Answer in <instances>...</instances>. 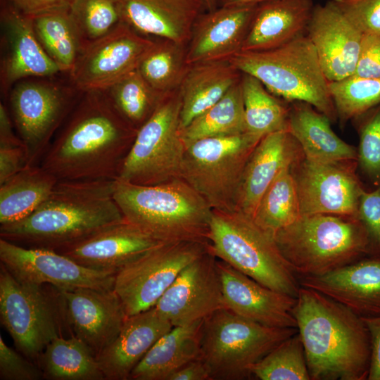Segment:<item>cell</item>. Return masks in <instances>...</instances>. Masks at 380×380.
I'll list each match as a JSON object with an SVG mask.
<instances>
[{"label":"cell","instance_id":"cell-1","mask_svg":"<svg viewBox=\"0 0 380 380\" xmlns=\"http://www.w3.org/2000/svg\"><path fill=\"white\" fill-rule=\"evenodd\" d=\"M137 130L104 91L83 93L39 165L58 181L115 180Z\"/></svg>","mask_w":380,"mask_h":380},{"label":"cell","instance_id":"cell-2","mask_svg":"<svg viewBox=\"0 0 380 380\" xmlns=\"http://www.w3.org/2000/svg\"><path fill=\"white\" fill-rule=\"evenodd\" d=\"M292 314L311 380H367L372 344L360 317L304 286L299 289Z\"/></svg>","mask_w":380,"mask_h":380},{"label":"cell","instance_id":"cell-3","mask_svg":"<svg viewBox=\"0 0 380 380\" xmlns=\"http://www.w3.org/2000/svg\"><path fill=\"white\" fill-rule=\"evenodd\" d=\"M115 180L58 181L30 215L0 224V238L58 251L125 219L113 194Z\"/></svg>","mask_w":380,"mask_h":380},{"label":"cell","instance_id":"cell-4","mask_svg":"<svg viewBox=\"0 0 380 380\" xmlns=\"http://www.w3.org/2000/svg\"><path fill=\"white\" fill-rule=\"evenodd\" d=\"M113 194L125 219L157 240L209 243L213 210L184 179L139 185L116 179Z\"/></svg>","mask_w":380,"mask_h":380},{"label":"cell","instance_id":"cell-5","mask_svg":"<svg viewBox=\"0 0 380 380\" xmlns=\"http://www.w3.org/2000/svg\"><path fill=\"white\" fill-rule=\"evenodd\" d=\"M274 236L297 277L324 275L373 255L367 231L354 217L302 215Z\"/></svg>","mask_w":380,"mask_h":380},{"label":"cell","instance_id":"cell-6","mask_svg":"<svg viewBox=\"0 0 380 380\" xmlns=\"http://www.w3.org/2000/svg\"><path fill=\"white\" fill-rule=\"evenodd\" d=\"M229 62L241 72L257 78L273 95L308 103L331 122L336 120L329 82L306 33L274 49L241 51Z\"/></svg>","mask_w":380,"mask_h":380},{"label":"cell","instance_id":"cell-7","mask_svg":"<svg viewBox=\"0 0 380 380\" xmlns=\"http://www.w3.org/2000/svg\"><path fill=\"white\" fill-rule=\"evenodd\" d=\"M213 255L260 284L297 298L298 277L283 257L274 234L240 210H213L208 234Z\"/></svg>","mask_w":380,"mask_h":380},{"label":"cell","instance_id":"cell-8","mask_svg":"<svg viewBox=\"0 0 380 380\" xmlns=\"http://www.w3.org/2000/svg\"><path fill=\"white\" fill-rule=\"evenodd\" d=\"M297 332V328L269 327L222 308L203 319L200 359L211 380L249 379L256 363Z\"/></svg>","mask_w":380,"mask_h":380},{"label":"cell","instance_id":"cell-9","mask_svg":"<svg viewBox=\"0 0 380 380\" xmlns=\"http://www.w3.org/2000/svg\"><path fill=\"white\" fill-rule=\"evenodd\" d=\"M0 321L16 350L35 363L51 341L64 336L63 329L71 334L60 291L49 284L23 282L1 263Z\"/></svg>","mask_w":380,"mask_h":380},{"label":"cell","instance_id":"cell-10","mask_svg":"<svg viewBox=\"0 0 380 380\" xmlns=\"http://www.w3.org/2000/svg\"><path fill=\"white\" fill-rule=\"evenodd\" d=\"M261 139L248 132L201 139L186 146L181 179L212 210H237L243 171Z\"/></svg>","mask_w":380,"mask_h":380},{"label":"cell","instance_id":"cell-11","mask_svg":"<svg viewBox=\"0 0 380 380\" xmlns=\"http://www.w3.org/2000/svg\"><path fill=\"white\" fill-rule=\"evenodd\" d=\"M179 93L165 96L138 129L117 179L155 185L181 178L186 146L181 136Z\"/></svg>","mask_w":380,"mask_h":380},{"label":"cell","instance_id":"cell-12","mask_svg":"<svg viewBox=\"0 0 380 380\" xmlns=\"http://www.w3.org/2000/svg\"><path fill=\"white\" fill-rule=\"evenodd\" d=\"M208 248L209 243L163 242L120 270L113 291L127 316L153 308L182 270Z\"/></svg>","mask_w":380,"mask_h":380},{"label":"cell","instance_id":"cell-13","mask_svg":"<svg viewBox=\"0 0 380 380\" xmlns=\"http://www.w3.org/2000/svg\"><path fill=\"white\" fill-rule=\"evenodd\" d=\"M77 91L49 80H23L11 89V118L27 153V166L39 165L51 139L68 115Z\"/></svg>","mask_w":380,"mask_h":380},{"label":"cell","instance_id":"cell-14","mask_svg":"<svg viewBox=\"0 0 380 380\" xmlns=\"http://www.w3.org/2000/svg\"><path fill=\"white\" fill-rule=\"evenodd\" d=\"M154 42L121 21L84 46L69 72L72 86L82 94L107 90L138 69Z\"/></svg>","mask_w":380,"mask_h":380},{"label":"cell","instance_id":"cell-15","mask_svg":"<svg viewBox=\"0 0 380 380\" xmlns=\"http://www.w3.org/2000/svg\"><path fill=\"white\" fill-rule=\"evenodd\" d=\"M357 161L319 162L303 156L292 165L302 215L329 214L357 217L366 189ZM358 218V217H357Z\"/></svg>","mask_w":380,"mask_h":380},{"label":"cell","instance_id":"cell-16","mask_svg":"<svg viewBox=\"0 0 380 380\" xmlns=\"http://www.w3.org/2000/svg\"><path fill=\"white\" fill-rule=\"evenodd\" d=\"M1 263L17 279L58 290L113 289L115 273L84 267L53 250L25 247L0 238Z\"/></svg>","mask_w":380,"mask_h":380},{"label":"cell","instance_id":"cell-17","mask_svg":"<svg viewBox=\"0 0 380 380\" xmlns=\"http://www.w3.org/2000/svg\"><path fill=\"white\" fill-rule=\"evenodd\" d=\"M217 261L208 248L182 270L158 300L154 308L172 327L203 320L227 308Z\"/></svg>","mask_w":380,"mask_h":380},{"label":"cell","instance_id":"cell-18","mask_svg":"<svg viewBox=\"0 0 380 380\" xmlns=\"http://www.w3.org/2000/svg\"><path fill=\"white\" fill-rule=\"evenodd\" d=\"M70 331L96 355L118 336L127 317L113 289L59 290Z\"/></svg>","mask_w":380,"mask_h":380},{"label":"cell","instance_id":"cell-19","mask_svg":"<svg viewBox=\"0 0 380 380\" xmlns=\"http://www.w3.org/2000/svg\"><path fill=\"white\" fill-rule=\"evenodd\" d=\"M1 91L6 96L25 78L51 77L60 72L35 34L32 20L9 4L1 11Z\"/></svg>","mask_w":380,"mask_h":380},{"label":"cell","instance_id":"cell-20","mask_svg":"<svg viewBox=\"0 0 380 380\" xmlns=\"http://www.w3.org/2000/svg\"><path fill=\"white\" fill-rule=\"evenodd\" d=\"M258 5L222 6L201 13L187 44V65L229 61L241 51Z\"/></svg>","mask_w":380,"mask_h":380},{"label":"cell","instance_id":"cell-21","mask_svg":"<svg viewBox=\"0 0 380 380\" xmlns=\"http://www.w3.org/2000/svg\"><path fill=\"white\" fill-rule=\"evenodd\" d=\"M329 82L352 76L363 34L341 12L332 0L315 6L307 28Z\"/></svg>","mask_w":380,"mask_h":380},{"label":"cell","instance_id":"cell-22","mask_svg":"<svg viewBox=\"0 0 380 380\" xmlns=\"http://www.w3.org/2000/svg\"><path fill=\"white\" fill-rule=\"evenodd\" d=\"M161 243L124 219L56 251L87 268L116 274Z\"/></svg>","mask_w":380,"mask_h":380},{"label":"cell","instance_id":"cell-23","mask_svg":"<svg viewBox=\"0 0 380 380\" xmlns=\"http://www.w3.org/2000/svg\"><path fill=\"white\" fill-rule=\"evenodd\" d=\"M310 288L347 307L361 318L380 317V255H369L321 276L298 277Z\"/></svg>","mask_w":380,"mask_h":380},{"label":"cell","instance_id":"cell-24","mask_svg":"<svg viewBox=\"0 0 380 380\" xmlns=\"http://www.w3.org/2000/svg\"><path fill=\"white\" fill-rule=\"evenodd\" d=\"M217 265L228 309L269 327L297 328L292 314L296 298L263 286L221 260Z\"/></svg>","mask_w":380,"mask_h":380},{"label":"cell","instance_id":"cell-25","mask_svg":"<svg viewBox=\"0 0 380 380\" xmlns=\"http://www.w3.org/2000/svg\"><path fill=\"white\" fill-rule=\"evenodd\" d=\"M121 21L142 35L186 45L203 0H116Z\"/></svg>","mask_w":380,"mask_h":380},{"label":"cell","instance_id":"cell-26","mask_svg":"<svg viewBox=\"0 0 380 380\" xmlns=\"http://www.w3.org/2000/svg\"><path fill=\"white\" fill-rule=\"evenodd\" d=\"M153 307L128 316L115 339L96 355L105 380H127L154 343L172 328Z\"/></svg>","mask_w":380,"mask_h":380},{"label":"cell","instance_id":"cell-27","mask_svg":"<svg viewBox=\"0 0 380 380\" xmlns=\"http://www.w3.org/2000/svg\"><path fill=\"white\" fill-rule=\"evenodd\" d=\"M303 156L300 145L289 130L263 137L246 165L237 210L252 217L264 193L279 173Z\"/></svg>","mask_w":380,"mask_h":380},{"label":"cell","instance_id":"cell-28","mask_svg":"<svg viewBox=\"0 0 380 380\" xmlns=\"http://www.w3.org/2000/svg\"><path fill=\"white\" fill-rule=\"evenodd\" d=\"M314 7L312 0H273L259 4L241 51L274 49L305 34Z\"/></svg>","mask_w":380,"mask_h":380},{"label":"cell","instance_id":"cell-29","mask_svg":"<svg viewBox=\"0 0 380 380\" xmlns=\"http://www.w3.org/2000/svg\"><path fill=\"white\" fill-rule=\"evenodd\" d=\"M331 122L308 103L293 101L289 106L288 130L305 158L319 162L357 161V148L339 138Z\"/></svg>","mask_w":380,"mask_h":380},{"label":"cell","instance_id":"cell-30","mask_svg":"<svg viewBox=\"0 0 380 380\" xmlns=\"http://www.w3.org/2000/svg\"><path fill=\"white\" fill-rule=\"evenodd\" d=\"M240 72L229 61L189 65L179 87L180 129L220 101L241 80Z\"/></svg>","mask_w":380,"mask_h":380},{"label":"cell","instance_id":"cell-31","mask_svg":"<svg viewBox=\"0 0 380 380\" xmlns=\"http://www.w3.org/2000/svg\"><path fill=\"white\" fill-rule=\"evenodd\" d=\"M203 322L173 327L150 348L129 379L168 380L175 371L199 359Z\"/></svg>","mask_w":380,"mask_h":380},{"label":"cell","instance_id":"cell-32","mask_svg":"<svg viewBox=\"0 0 380 380\" xmlns=\"http://www.w3.org/2000/svg\"><path fill=\"white\" fill-rule=\"evenodd\" d=\"M58 180L40 165H28L0 184V224L22 220L51 194Z\"/></svg>","mask_w":380,"mask_h":380},{"label":"cell","instance_id":"cell-33","mask_svg":"<svg viewBox=\"0 0 380 380\" xmlns=\"http://www.w3.org/2000/svg\"><path fill=\"white\" fill-rule=\"evenodd\" d=\"M37 364L43 379L49 380H105L94 352L72 334L51 341Z\"/></svg>","mask_w":380,"mask_h":380},{"label":"cell","instance_id":"cell-34","mask_svg":"<svg viewBox=\"0 0 380 380\" xmlns=\"http://www.w3.org/2000/svg\"><path fill=\"white\" fill-rule=\"evenodd\" d=\"M30 18L37 37L45 51L60 72L69 73L84 48L72 21L70 8Z\"/></svg>","mask_w":380,"mask_h":380},{"label":"cell","instance_id":"cell-35","mask_svg":"<svg viewBox=\"0 0 380 380\" xmlns=\"http://www.w3.org/2000/svg\"><path fill=\"white\" fill-rule=\"evenodd\" d=\"M245 132H247L240 80L220 101L182 129L181 136L186 146L204 138Z\"/></svg>","mask_w":380,"mask_h":380},{"label":"cell","instance_id":"cell-36","mask_svg":"<svg viewBox=\"0 0 380 380\" xmlns=\"http://www.w3.org/2000/svg\"><path fill=\"white\" fill-rule=\"evenodd\" d=\"M241 84L248 133L262 139L272 132L288 130L289 107L251 75L243 73Z\"/></svg>","mask_w":380,"mask_h":380},{"label":"cell","instance_id":"cell-37","mask_svg":"<svg viewBox=\"0 0 380 380\" xmlns=\"http://www.w3.org/2000/svg\"><path fill=\"white\" fill-rule=\"evenodd\" d=\"M293 165L284 167L270 184L252 217L273 234L301 217Z\"/></svg>","mask_w":380,"mask_h":380},{"label":"cell","instance_id":"cell-38","mask_svg":"<svg viewBox=\"0 0 380 380\" xmlns=\"http://www.w3.org/2000/svg\"><path fill=\"white\" fill-rule=\"evenodd\" d=\"M185 46L165 39L155 41L140 62L139 73L163 96L179 87L187 71Z\"/></svg>","mask_w":380,"mask_h":380},{"label":"cell","instance_id":"cell-39","mask_svg":"<svg viewBox=\"0 0 380 380\" xmlns=\"http://www.w3.org/2000/svg\"><path fill=\"white\" fill-rule=\"evenodd\" d=\"M104 91L120 115L137 129L150 118L165 97L151 89L138 69Z\"/></svg>","mask_w":380,"mask_h":380},{"label":"cell","instance_id":"cell-40","mask_svg":"<svg viewBox=\"0 0 380 380\" xmlns=\"http://www.w3.org/2000/svg\"><path fill=\"white\" fill-rule=\"evenodd\" d=\"M260 380H311L298 332L272 349L252 368Z\"/></svg>","mask_w":380,"mask_h":380},{"label":"cell","instance_id":"cell-41","mask_svg":"<svg viewBox=\"0 0 380 380\" xmlns=\"http://www.w3.org/2000/svg\"><path fill=\"white\" fill-rule=\"evenodd\" d=\"M329 91L337 118L355 119L380 104V78L350 76L329 82Z\"/></svg>","mask_w":380,"mask_h":380},{"label":"cell","instance_id":"cell-42","mask_svg":"<svg viewBox=\"0 0 380 380\" xmlns=\"http://www.w3.org/2000/svg\"><path fill=\"white\" fill-rule=\"evenodd\" d=\"M70 13L84 46L121 22L116 0H74Z\"/></svg>","mask_w":380,"mask_h":380},{"label":"cell","instance_id":"cell-43","mask_svg":"<svg viewBox=\"0 0 380 380\" xmlns=\"http://www.w3.org/2000/svg\"><path fill=\"white\" fill-rule=\"evenodd\" d=\"M355 120L359 134L357 166L374 188L380 184V104Z\"/></svg>","mask_w":380,"mask_h":380},{"label":"cell","instance_id":"cell-44","mask_svg":"<svg viewBox=\"0 0 380 380\" xmlns=\"http://www.w3.org/2000/svg\"><path fill=\"white\" fill-rule=\"evenodd\" d=\"M363 34L380 36V0H332Z\"/></svg>","mask_w":380,"mask_h":380},{"label":"cell","instance_id":"cell-45","mask_svg":"<svg viewBox=\"0 0 380 380\" xmlns=\"http://www.w3.org/2000/svg\"><path fill=\"white\" fill-rule=\"evenodd\" d=\"M8 346L0 336V379L39 380L42 372L34 362Z\"/></svg>","mask_w":380,"mask_h":380},{"label":"cell","instance_id":"cell-46","mask_svg":"<svg viewBox=\"0 0 380 380\" xmlns=\"http://www.w3.org/2000/svg\"><path fill=\"white\" fill-rule=\"evenodd\" d=\"M357 217L367 231L373 255H380V184L361 195Z\"/></svg>","mask_w":380,"mask_h":380},{"label":"cell","instance_id":"cell-47","mask_svg":"<svg viewBox=\"0 0 380 380\" xmlns=\"http://www.w3.org/2000/svg\"><path fill=\"white\" fill-rule=\"evenodd\" d=\"M353 76L362 78H380V36L363 34Z\"/></svg>","mask_w":380,"mask_h":380},{"label":"cell","instance_id":"cell-48","mask_svg":"<svg viewBox=\"0 0 380 380\" xmlns=\"http://www.w3.org/2000/svg\"><path fill=\"white\" fill-rule=\"evenodd\" d=\"M27 166V153L23 142L0 144V184Z\"/></svg>","mask_w":380,"mask_h":380},{"label":"cell","instance_id":"cell-49","mask_svg":"<svg viewBox=\"0 0 380 380\" xmlns=\"http://www.w3.org/2000/svg\"><path fill=\"white\" fill-rule=\"evenodd\" d=\"M18 11L28 17H34L58 9L68 8L74 0H7Z\"/></svg>","mask_w":380,"mask_h":380},{"label":"cell","instance_id":"cell-50","mask_svg":"<svg viewBox=\"0 0 380 380\" xmlns=\"http://www.w3.org/2000/svg\"><path fill=\"white\" fill-rule=\"evenodd\" d=\"M362 319L369 329L372 344L367 380H380V317Z\"/></svg>","mask_w":380,"mask_h":380},{"label":"cell","instance_id":"cell-51","mask_svg":"<svg viewBox=\"0 0 380 380\" xmlns=\"http://www.w3.org/2000/svg\"><path fill=\"white\" fill-rule=\"evenodd\" d=\"M168 380H211V378L206 365L199 358L175 371Z\"/></svg>","mask_w":380,"mask_h":380},{"label":"cell","instance_id":"cell-52","mask_svg":"<svg viewBox=\"0 0 380 380\" xmlns=\"http://www.w3.org/2000/svg\"><path fill=\"white\" fill-rule=\"evenodd\" d=\"M14 126L12 118L9 115L6 106L0 104V144H13L22 143L21 139L13 132Z\"/></svg>","mask_w":380,"mask_h":380},{"label":"cell","instance_id":"cell-53","mask_svg":"<svg viewBox=\"0 0 380 380\" xmlns=\"http://www.w3.org/2000/svg\"><path fill=\"white\" fill-rule=\"evenodd\" d=\"M273 0H222V6H242L248 4H259Z\"/></svg>","mask_w":380,"mask_h":380},{"label":"cell","instance_id":"cell-54","mask_svg":"<svg viewBox=\"0 0 380 380\" xmlns=\"http://www.w3.org/2000/svg\"><path fill=\"white\" fill-rule=\"evenodd\" d=\"M207 11H211L217 8V0H203Z\"/></svg>","mask_w":380,"mask_h":380}]
</instances>
